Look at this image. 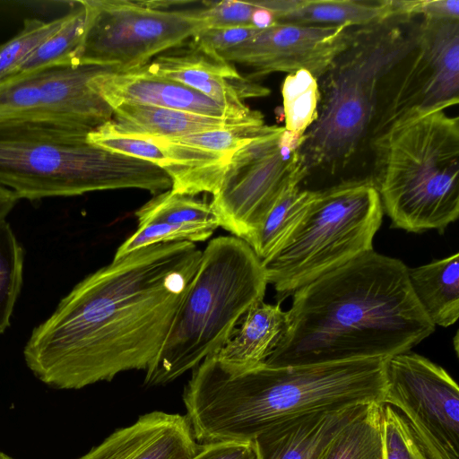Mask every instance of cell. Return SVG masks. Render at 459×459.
<instances>
[{
  "mask_svg": "<svg viewBox=\"0 0 459 459\" xmlns=\"http://www.w3.org/2000/svg\"><path fill=\"white\" fill-rule=\"evenodd\" d=\"M89 85L111 108L140 104L185 111L218 118L248 119L264 117L250 108L240 109L219 103L178 82L157 76L143 67L126 73H104Z\"/></svg>",
  "mask_w": 459,
  "mask_h": 459,
  "instance_id": "cell-16",
  "label": "cell"
},
{
  "mask_svg": "<svg viewBox=\"0 0 459 459\" xmlns=\"http://www.w3.org/2000/svg\"><path fill=\"white\" fill-rule=\"evenodd\" d=\"M459 101V20L420 18L414 43L388 77L371 142Z\"/></svg>",
  "mask_w": 459,
  "mask_h": 459,
  "instance_id": "cell-11",
  "label": "cell"
},
{
  "mask_svg": "<svg viewBox=\"0 0 459 459\" xmlns=\"http://www.w3.org/2000/svg\"><path fill=\"white\" fill-rule=\"evenodd\" d=\"M270 127L271 126L265 124L242 125L167 139L208 152L231 156L254 139L265 134Z\"/></svg>",
  "mask_w": 459,
  "mask_h": 459,
  "instance_id": "cell-30",
  "label": "cell"
},
{
  "mask_svg": "<svg viewBox=\"0 0 459 459\" xmlns=\"http://www.w3.org/2000/svg\"><path fill=\"white\" fill-rule=\"evenodd\" d=\"M370 403L316 410L285 419L254 438L256 459H320L333 438Z\"/></svg>",
  "mask_w": 459,
  "mask_h": 459,
  "instance_id": "cell-18",
  "label": "cell"
},
{
  "mask_svg": "<svg viewBox=\"0 0 459 459\" xmlns=\"http://www.w3.org/2000/svg\"><path fill=\"white\" fill-rule=\"evenodd\" d=\"M316 195L315 190L297 186L280 198L247 242L262 263L281 248Z\"/></svg>",
  "mask_w": 459,
  "mask_h": 459,
  "instance_id": "cell-24",
  "label": "cell"
},
{
  "mask_svg": "<svg viewBox=\"0 0 459 459\" xmlns=\"http://www.w3.org/2000/svg\"><path fill=\"white\" fill-rule=\"evenodd\" d=\"M292 296L286 329L264 361L268 366L388 359L435 331L413 294L408 267L374 250Z\"/></svg>",
  "mask_w": 459,
  "mask_h": 459,
  "instance_id": "cell-2",
  "label": "cell"
},
{
  "mask_svg": "<svg viewBox=\"0 0 459 459\" xmlns=\"http://www.w3.org/2000/svg\"><path fill=\"white\" fill-rule=\"evenodd\" d=\"M383 403L394 407L430 459H459V388L442 367L411 351L385 359Z\"/></svg>",
  "mask_w": 459,
  "mask_h": 459,
  "instance_id": "cell-12",
  "label": "cell"
},
{
  "mask_svg": "<svg viewBox=\"0 0 459 459\" xmlns=\"http://www.w3.org/2000/svg\"><path fill=\"white\" fill-rule=\"evenodd\" d=\"M267 284L264 267L246 241L212 238L159 354L145 370L144 385L170 383L218 352L247 312L264 301Z\"/></svg>",
  "mask_w": 459,
  "mask_h": 459,
  "instance_id": "cell-6",
  "label": "cell"
},
{
  "mask_svg": "<svg viewBox=\"0 0 459 459\" xmlns=\"http://www.w3.org/2000/svg\"><path fill=\"white\" fill-rule=\"evenodd\" d=\"M187 241L146 247L80 281L33 328L29 369L56 389H81L146 370L159 354L200 264Z\"/></svg>",
  "mask_w": 459,
  "mask_h": 459,
  "instance_id": "cell-1",
  "label": "cell"
},
{
  "mask_svg": "<svg viewBox=\"0 0 459 459\" xmlns=\"http://www.w3.org/2000/svg\"><path fill=\"white\" fill-rule=\"evenodd\" d=\"M371 176L392 227L442 232L459 215V119L444 111L407 122L371 142Z\"/></svg>",
  "mask_w": 459,
  "mask_h": 459,
  "instance_id": "cell-7",
  "label": "cell"
},
{
  "mask_svg": "<svg viewBox=\"0 0 459 459\" xmlns=\"http://www.w3.org/2000/svg\"><path fill=\"white\" fill-rule=\"evenodd\" d=\"M285 130L304 136L316 122L320 100L318 80L307 70L288 74L281 84Z\"/></svg>",
  "mask_w": 459,
  "mask_h": 459,
  "instance_id": "cell-27",
  "label": "cell"
},
{
  "mask_svg": "<svg viewBox=\"0 0 459 459\" xmlns=\"http://www.w3.org/2000/svg\"><path fill=\"white\" fill-rule=\"evenodd\" d=\"M110 66L79 65L13 74L0 81V120H22L96 128L113 116L89 85Z\"/></svg>",
  "mask_w": 459,
  "mask_h": 459,
  "instance_id": "cell-13",
  "label": "cell"
},
{
  "mask_svg": "<svg viewBox=\"0 0 459 459\" xmlns=\"http://www.w3.org/2000/svg\"><path fill=\"white\" fill-rule=\"evenodd\" d=\"M276 22L361 28L395 18L394 0H265Z\"/></svg>",
  "mask_w": 459,
  "mask_h": 459,
  "instance_id": "cell-19",
  "label": "cell"
},
{
  "mask_svg": "<svg viewBox=\"0 0 459 459\" xmlns=\"http://www.w3.org/2000/svg\"><path fill=\"white\" fill-rule=\"evenodd\" d=\"M417 24L395 17L355 28L350 44L318 79L317 118L299 149L309 173L342 169L370 136L384 86L411 48Z\"/></svg>",
  "mask_w": 459,
  "mask_h": 459,
  "instance_id": "cell-5",
  "label": "cell"
},
{
  "mask_svg": "<svg viewBox=\"0 0 459 459\" xmlns=\"http://www.w3.org/2000/svg\"><path fill=\"white\" fill-rule=\"evenodd\" d=\"M212 234L186 228L175 227L160 222L138 224L137 230L129 236L117 249L114 258H120L135 250L172 242H202Z\"/></svg>",
  "mask_w": 459,
  "mask_h": 459,
  "instance_id": "cell-32",
  "label": "cell"
},
{
  "mask_svg": "<svg viewBox=\"0 0 459 459\" xmlns=\"http://www.w3.org/2000/svg\"><path fill=\"white\" fill-rule=\"evenodd\" d=\"M19 200L20 198L13 191L0 186V223L5 221Z\"/></svg>",
  "mask_w": 459,
  "mask_h": 459,
  "instance_id": "cell-37",
  "label": "cell"
},
{
  "mask_svg": "<svg viewBox=\"0 0 459 459\" xmlns=\"http://www.w3.org/2000/svg\"><path fill=\"white\" fill-rule=\"evenodd\" d=\"M106 125L115 132L163 138L233 127L242 125H264V117L229 119L196 115L148 105L122 103L113 108Z\"/></svg>",
  "mask_w": 459,
  "mask_h": 459,
  "instance_id": "cell-20",
  "label": "cell"
},
{
  "mask_svg": "<svg viewBox=\"0 0 459 459\" xmlns=\"http://www.w3.org/2000/svg\"><path fill=\"white\" fill-rule=\"evenodd\" d=\"M257 7L252 17V26L257 29H265L276 22L273 12L260 4L259 1H255Z\"/></svg>",
  "mask_w": 459,
  "mask_h": 459,
  "instance_id": "cell-38",
  "label": "cell"
},
{
  "mask_svg": "<svg viewBox=\"0 0 459 459\" xmlns=\"http://www.w3.org/2000/svg\"><path fill=\"white\" fill-rule=\"evenodd\" d=\"M385 359L248 368L225 364L214 355L192 372L183 401L196 441L252 442L290 417L357 403H383Z\"/></svg>",
  "mask_w": 459,
  "mask_h": 459,
  "instance_id": "cell-3",
  "label": "cell"
},
{
  "mask_svg": "<svg viewBox=\"0 0 459 459\" xmlns=\"http://www.w3.org/2000/svg\"><path fill=\"white\" fill-rule=\"evenodd\" d=\"M65 19L66 13L48 22L25 19L22 29L0 45V81L13 74L39 45L60 29Z\"/></svg>",
  "mask_w": 459,
  "mask_h": 459,
  "instance_id": "cell-29",
  "label": "cell"
},
{
  "mask_svg": "<svg viewBox=\"0 0 459 459\" xmlns=\"http://www.w3.org/2000/svg\"><path fill=\"white\" fill-rule=\"evenodd\" d=\"M91 130L0 120V186L30 201L125 188L157 195L171 188L170 178L156 165L88 143Z\"/></svg>",
  "mask_w": 459,
  "mask_h": 459,
  "instance_id": "cell-4",
  "label": "cell"
},
{
  "mask_svg": "<svg viewBox=\"0 0 459 459\" xmlns=\"http://www.w3.org/2000/svg\"><path fill=\"white\" fill-rule=\"evenodd\" d=\"M138 224L160 222L213 234L221 227L211 203L171 188L154 195L135 212Z\"/></svg>",
  "mask_w": 459,
  "mask_h": 459,
  "instance_id": "cell-23",
  "label": "cell"
},
{
  "mask_svg": "<svg viewBox=\"0 0 459 459\" xmlns=\"http://www.w3.org/2000/svg\"><path fill=\"white\" fill-rule=\"evenodd\" d=\"M143 68L152 74L185 84L227 106L245 109L246 99L266 97L271 91L242 76L233 63L193 39L152 59Z\"/></svg>",
  "mask_w": 459,
  "mask_h": 459,
  "instance_id": "cell-15",
  "label": "cell"
},
{
  "mask_svg": "<svg viewBox=\"0 0 459 459\" xmlns=\"http://www.w3.org/2000/svg\"><path fill=\"white\" fill-rule=\"evenodd\" d=\"M398 17L459 20L458 0H394Z\"/></svg>",
  "mask_w": 459,
  "mask_h": 459,
  "instance_id": "cell-34",
  "label": "cell"
},
{
  "mask_svg": "<svg viewBox=\"0 0 459 459\" xmlns=\"http://www.w3.org/2000/svg\"><path fill=\"white\" fill-rule=\"evenodd\" d=\"M458 253L418 267H408L414 296L436 325L448 327L459 316Z\"/></svg>",
  "mask_w": 459,
  "mask_h": 459,
  "instance_id": "cell-22",
  "label": "cell"
},
{
  "mask_svg": "<svg viewBox=\"0 0 459 459\" xmlns=\"http://www.w3.org/2000/svg\"><path fill=\"white\" fill-rule=\"evenodd\" d=\"M382 422L384 459H430L394 407L382 404Z\"/></svg>",
  "mask_w": 459,
  "mask_h": 459,
  "instance_id": "cell-31",
  "label": "cell"
},
{
  "mask_svg": "<svg viewBox=\"0 0 459 459\" xmlns=\"http://www.w3.org/2000/svg\"><path fill=\"white\" fill-rule=\"evenodd\" d=\"M354 31L355 28L347 26L275 22L220 56L249 67L251 73L246 77L252 81L272 73L299 70H307L318 80L350 44Z\"/></svg>",
  "mask_w": 459,
  "mask_h": 459,
  "instance_id": "cell-14",
  "label": "cell"
},
{
  "mask_svg": "<svg viewBox=\"0 0 459 459\" xmlns=\"http://www.w3.org/2000/svg\"><path fill=\"white\" fill-rule=\"evenodd\" d=\"M257 30L259 29L253 26L223 29L208 28L202 30L191 39L220 55L243 43L251 38Z\"/></svg>",
  "mask_w": 459,
  "mask_h": 459,
  "instance_id": "cell-35",
  "label": "cell"
},
{
  "mask_svg": "<svg viewBox=\"0 0 459 459\" xmlns=\"http://www.w3.org/2000/svg\"><path fill=\"white\" fill-rule=\"evenodd\" d=\"M382 404L371 403L350 421L320 459H384Z\"/></svg>",
  "mask_w": 459,
  "mask_h": 459,
  "instance_id": "cell-25",
  "label": "cell"
},
{
  "mask_svg": "<svg viewBox=\"0 0 459 459\" xmlns=\"http://www.w3.org/2000/svg\"><path fill=\"white\" fill-rule=\"evenodd\" d=\"M200 448L186 415L155 411L115 430L78 459H191Z\"/></svg>",
  "mask_w": 459,
  "mask_h": 459,
  "instance_id": "cell-17",
  "label": "cell"
},
{
  "mask_svg": "<svg viewBox=\"0 0 459 459\" xmlns=\"http://www.w3.org/2000/svg\"><path fill=\"white\" fill-rule=\"evenodd\" d=\"M0 459H14V458H13V457L9 456L8 455L0 451Z\"/></svg>",
  "mask_w": 459,
  "mask_h": 459,
  "instance_id": "cell-39",
  "label": "cell"
},
{
  "mask_svg": "<svg viewBox=\"0 0 459 459\" xmlns=\"http://www.w3.org/2000/svg\"><path fill=\"white\" fill-rule=\"evenodd\" d=\"M85 30L77 65L126 73L206 29L200 8L167 9L156 1L81 0Z\"/></svg>",
  "mask_w": 459,
  "mask_h": 459,
  "instance_id": "cell-9",
  "label": "cell"
},
{
  "mask_svg": "<svg viewBox=\"0 0 459 459\" xmlns=\"http://www.w3.org/2000/svg\"><path fill=\"white\" fill-rule=\"evenodd\" d=\"M200 8L206 29L252 26V17L257 5L255 1H204ZM254 27V26H253Z\"/></svg>",
  "mask_w": 459,
  "mask_h": 459,
  "instance_id": "cell-33",
  "label": "cell"
},
{
  "mask_svg": "<svg viewBox=\"0 0 459 459\" xmlns=\"http://www.w3.org/2000/svg\"><path fill=\"white\" fill-rule=\"evenodd\" d=\"M85 21L86 12L83 4L81 0L74 2L60 29L39 45L13 74H24L56 66L78 65L77 56L84 34Z\"/></svg>",
  "mask_w": 459,
  "mask_h": 459,
  "instance_id": "cell-26",
  "label": "cell"
},
{
  "mask_svg": "<svg viewBox=\"0 0 459 459\" xmlns=\"http://www.w3.org/2000/svg\"><path fill=\"white\" fill-rule=\"evenodd\" d=\"M24 249L11 225L0 223V334L11 318L23 284Z\"/></svg>",
  "mask_w": 459,
  "mask_h": 459,
  "instance_id": "cell-28",
  "label": "cell"
},
{
  "mask_svg": "<svg viewBox=\"0 0 459 459\" xmlns=\"http://www.w3.org/2000/svg\"><path fill=\"white\" fill-rule=\"evenodd\" d=\"M304 140L271 126L233 153L211 202L221 228L247 243L280 198L301 186L309 175L299 152Z\"/></svg>",
  "mask_w": 459,
  "mask_h": 459,
  "instance_id": "cell-10",
  "label": "cell"
},
{
  "mask_svg": "<svg viewBox=\"0 0 459 459\" xmlns=\"http://www.w3.org/2000/svg\"><path fill=\"white\" fill-rule=\"evenodd\" d=\"M317 195L281 248L262 263L278 302L373 249L383 207L371 176L340 180Z\"/></svg>",
  "mask_w": 459,
  "mask_h": 459,
  "instance_id": "cell-8",
  "label": "cell"
},
{
  "mask_svg": "<svg viewBox=\"0 0 459 459\" xmlns=\"http://www.w3.org/2000/svg\"><path fill=\"white\" fill-rule=\"evenodd\" d=\"M287 312L275 305L261 301L244 316L230 337L213 354L221 362L248 368L263 363L282 336Z\"/></svg>",
  "mask_w": 459,
  "mask_h": 459,
  "instance_id": "cell-21",
  "label": "cell"
},
{
  "mask_svg": "<svg viewBox=\"0 0 459 459\" xmlns=\"http://www.w3.org/2000/svg\"><path fill=\"white\" fill-rule=\"evenodd\" d=\"M191 459H256L253 442L221 441L201 445Z\"/></svg>",
  "mask_w": 459,
  "mask_h": 459,
  "instance_id": "cell-36",
  "label": "cell"
}]
</instances>
